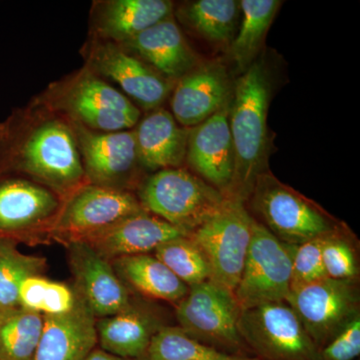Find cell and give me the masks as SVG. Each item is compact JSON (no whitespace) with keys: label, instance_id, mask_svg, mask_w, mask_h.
<instances>
[{"label":"cell","instance_id":"4316f807","mask_svg":"<svg viewBox=\"0 0 360 360\" xmlns=\"http://www.w3.org/2000/svg\"><path fill=\"white\" fill-rule=\"evenodd\" d=\"M44 323V315L20 307L0 310V360H32Z\"/></svg>","mask_w":360,"mask_h":360},{"label":"cell","instance_id":"8992f818","mask_svg":"<svg viewBox=\"0 0 360 360\" xmlns=\"http://www.w3.org/2000/svg\"><path fill=\"white\" fill-rule=\"evenodd\" d=\"M241 309L232 291L206 281L177 302L179 328L193 340L238 356H252L238 329Z\"/></svg>","mask_w":360,"mask_h":360},{"label":"cell","instance_id":"6da1fadb","mask_svg":"<svg viewBox=\"0 0 360 360\" xmlns=\"http://www.w3.org/2000/svg\"><path fill=\"white\" fill-rule=\"evenodd\" d=\"M32 180L63 200L84 184L77 134L70 120L35 97L0 122V177Z\"/></svg>","mask_w":360,"mask_h":360},{"label":"cell","instance_id":"8fae6325","mask_svg":"<svg viewBox=\"0 0 360 360\" xmlns=\"http://www.w3.org/2000/svg\"><path fill=\"white\" fill-rule=\"evenodd\" d=\"M144 212L131 191L86 184L65 198L47 231L68 243Z\"/></svg>","mask_w":360,"mask_h":360},{"label":"cell","instance_id":"9a60e30c","mask_svg":"<svg viewBox=\"0 0 360 360\" xmlns=\"http://www.w3.org/2000/svg\"><path fill=\"white\" fill-rule=\"evenodd\" d=\"M58 193L20 176L0 177V238L15 239L35 229H46L63 203Z\"/></svg>","mask_w":360,"mask_h":360},{"label":"cell","instance_id":"e575fe53","mask_svg":"<svg viewBox=\"0 0 360 360\" xmlns=\"http://www.w3.org/2000/svg\"><path fill=\"white\" fill-rule=\"evenodd\" d=\"M86 360H146V357H139V359H125V357L117 356V355L108 354L104 352L101 348H96Z\"/></svg>","mask_w":360,"mask_h":360},{"label":"cell","instance_id":"ffe728a7","mask_svg":"<svg viewBox=\"0 0 360 360\" xmlns=\"http://www.w3.org/2000/svg\"><path fill=\"white\" fill-rule=\"evenodd\" d=\"M169 0H103L94 2L90 39L123 44L174 15Z\"/></svg>","mask_w":360,"mask_h":360},{"label":"cell","instance_id":"44dd1931","mask_svg":"<svg viewBox=\"0 0 360 360\" xmlns=\"http://www.w3.org/2000/svg\"><path fill=\"white\" fill-rule=\"evenodd\" d=\"M77 295V304L68 314L44 315V329L32 360H86L96 349V317L78 291Z\"/></svg>","mask_w":360,"mask_h":360},{"label":"cell","instance_id":"cb8c5ba5","mask_svg":"<svg viewBox=\"0 0 360 360\" xmlns=\"http://www.w3.org/2000/svg\"><path fill=\"white\" fill-rule=\"evenodd\" d=\"M111 264L123 283L146 297L177 303L188 293V286L155 255H130Z\"/></svg>","mask_w":360,"mask_h":360},{"label":"cell","instance_id":"3957f363","mask_svg":"<svg viewBox=\"0 0 360 360\" xmlns=\"http://www.w3.org/2000/svg\"><path fill=\"white\" fill-rule=\"evenodd\" d=\"M37 99L94 131L134 129L141 120L139 106L86 65L49 84Z\"/></svg>","mask_w":360,"mask_h":360},{"label":"cell","instance_id":"ac0fdd59","mask_svg":"<svg viewBox=\"0 0 360 360\" xmlns=\"http://www.w3.org/2000/svg\"><path fill=\"white\" fill-rule=\"evenodd\" d=\"M167 326L160 307L134 295L122 311L96 319L97 343L108 354L139 359L146 354L158 331Z\"/></svg>","mask_w":360,"mask_h":360},{"label":"cell","instance_id":"d4e9b609","mask_svg":"<svg viewBox=\"0 0 360 360\" xmlns=\"http://www.w3.org/2000/svg\"><path fill=\"white\" fill-rule=\"evenodd\" d=\"M179 20L205 41L231 46L241 18L238 0H194L179 9Z\"/></svg>","mask_w":360,"mask_h":360},{"label":"cell","instance_id":"603a6c76","mask_svg":"<svg viewBox=\"0 0 360 360\" xmlns=\"http://www.w3.org/2000/svg\"><path fill=\"white\" fill-rule=\"evenodd\" d=\"M134 130L142 168L156 172L184 165L189 129L181 127L170 111L150 110Z\"/></svg>","mask_w":360,"mask_h":360},{"label":"cell","instance_id":"7402d4cb","mask_svg":"<svg viewBox=\"0 0 360 360\" xmlns=\"http://www.w3.org/2000/svg\"><path fill=\"white\" fill-rule=\"evenodd\" d=\"M120 45L174 84L202 63L187 42L174 15Z\"/></svg>","mask_w":360,"mask_h":360},{"label":"cell","instance_id":"5b68a950","mask_svg":"<svg viewBox=\"0 0 360 360\" xmlns=\"http://www.w3.org/2000/svg\"><path fill=\"white\" fill-rule=\"evenodd\" d=\"M146 212L177 229L191 232L221 210L227 198L186 168L158 170L139 186Z\"/></svg>","mask_w":360,"mask_h":360},{"label":"cell","instance_id":"d6986e66","mask_svg":"<svg viewBox=\"0 0 360 360\" xmlns=\"http://www.w3.org/2000/svg\"><path fill=\"white\" fill-rule=\"evenodd\" d=\"M189 236L188 232L144 212L77 240L89 243L111 262L116 258L146 255L167 241Z\"/></svg>","mask_w":360,"mask_h":360},{"label":"cell","instance_id":"ba28073f","mask_svg":"<svg viewBox=\"0 0 360 360\" xmlns=\"http://www.w3.org/2000/svg\"><path fill=\"white\" fill-rule=\"evenodd\" d=\"M238 329L257 359L322 360L321 350L286 302L241 310Z\"/></svg>","mask_w":360,"mask_h":360},{"label":"cell","instance_id":"30bf717a","mask_svg":"<svg viewBox=\"0 0 360 360\" xmlns=\"http://www.w3.org/2000/svg\"><path fill=\"white\" fill-rule=\"evenodd\" d=\"M286 303L321 350L360 316L359 279L326 277L291 291Z\"/></svg>","mask_w":360,"mask_h":360},{"label":"cell","instance_id":"2e32d148","mask_svg":"<svg viewBox=\"0 0 360 360\" xmlns=\"http://www.w3.org/2000/svg\"><path fill=\"white\" fill-rule=\"evenodd\" d=\"M233 85L224 63H201L175 82L170 101L172 115L181 127H196L231 101Z\"/></svg>","mask_w":360,"mask_h":360},{"label":"cell","instance_id":"4fadbf2b","mask_svg":"<svg viewBox=\"0 0 360 360\" xmlns=\"http://www.w3.org/2000/svg\"><path fill=\"white\" fill-rule=\"evenodd\" d=\"M71 124L77 134L87 182L130 191L139 182L142 168L134 130L99 132L77 123Z\"/></svg>","mask_w":360,"mask_h":360},{"label":"cell","instance_id":"5bb4252c","mask_svg":"<svg viewBox=\"0 0 360 360\" xmlns=\"http://www.w3.org/2000/svg\"><path fill=\"white\" fill-rule=\"evenodd\" d=\"M75 288L96 319L110 316L127 309L134 295L113 269L110 260L101 257L82 240L65 243Z\"/></svg>","mask_w":360,"mask_h":360},{"label":"cell","instance_id":"7c38bea8","mask_svg":"<svg viewBox=\"0 0 360 360\" xmlns=\"http://www.w3.org/2000/svg\"><path fill=\"white\" fill-rule=\"evenodd\" d=\"M85 65L104 79L120 85L124 96L146 110L161 108L174 84L122 45L89 39L84 49Z\"/></svg>","mask_w":360,"mask_h":360},{"label":"cell","instance_id":"1f68e13d","mask_svg":"<svg viewBox=\"0 0 360 360\" xmlns=\"http://www.w3.org/2000/svg\"><path fill=\"white\" fill-rule=\"evenodd\" d=\"M356 236L343 222L321 238V257L326 276L347 281L359 279V246Z\"/></svg>","mask_w":360,"mask_h":360},{"label":"cell","instance_id":"277c9868","mask_svg":"<svg viewBox=\"0 0 360 360\" xmlns=\"http://www.w3.org/2000/svg\"><path fill=\"white\" fill-rule=\"evenodd\" d=\"M248 202L257 221L288 245L321 238L343 224L269 170L258 177Z\"/></svg>","mask_w":360,"mask_h":360},{"label":"cell","instance_id":"484cf974","mask_svg":"<svg viewBox=\"0 0 360 360\" xmlns=\"http://www.w3.org/2000/svg\"><path fill=\"white\" fill-rule=\"evenodd\" d=\"M283 4L279 0H240V21L229 49L239 72H245L259 58L267 32Z\"/></svg>","mask_w":360,"mask_h":360},{"label":"cell","instance_id":"7a4b0ae2","mask_svg":"<svg viewBox=\"0 0 360 360\" xmlns=\"http://www.w3.org/2000/svg\"><path fill=\"white\" fill-rule=\"evenodd\" d=\"M274 91V71L264 56L234 82L229 113L234 174L227 198L248 202L258 177L269 170L272 139L267 117Z\"/></svg>","mask_w":360,"mask_h":360},{"label":"cell","instance_id":"f546056e","mask_svg":"<svg viewBox=\"0 0 360 360\" xmlns=\"http://www.w3.org/2000/svg\"><path fill=\"white\" fill-rule=\"evenodd\" d=\"M77 298L75 285L41 276L27 277L18 291L20 307L42 315L68 314L77 304Z\"/></svg>","mask_w":360,"mask_h":360},{"label":"cell","instance_id":"d6a6232c","mask_svg":"<svg viewBox=\"0 0 360 360\" xmlns=\"http://www.w3.org/2000/svg\"><path fill=\"white\" fill-rule=\"evenodd\" d=\"M322 236L295 245L291 269V291L328 277L322 262Z\"/></svg>","mask_w":360,"mask_h":360},{"label":"cell","instance_id":"9c48e42d","mask_svg":"<svg viewBox=\"0 0 360 360\" xmlns=\"http://www.w3.org/2000/svg\"><path fill=\"white\" fill-rule=\"evenodd\" d=\"M295 248L255 219L245 266L233 292L241 310L288 302Z\"/></svg>","mask_w":360,"mask_h":360},{"label":"cell","instance_id":"4dcf8cb0","mask_svg":"<svg viewBox=\"0 0 360 360\" xmlns=\"http://www.w3.org/2000/svg\"><path fill=\"white\" fill-rule=\"evenodd\" d=\"M153 252V255L188 288L210 281V266L191 236L167 241Z\"/></svg>","mask_w":360,"mask_h":360},{"label":"cell","instance_id":"f1b7e54d","mask_svg":"<svg viewBox=\"0 0 360 360\" xmlns=\"http://www.w3.org/2000/svg\"><path fill=\"white\" fill-rule=\"evenodd\" d=\"M146 360H259L224 354L186 335L179 326H167L151 341Z\"/></svg>","mask_w":360,"mask_h":360},{"label":"cell","instance_id":"52a82bcc","mask_svg":"<svg viewBox=\"0 0 360 360\" xmlns=\"http://www.w3.org/2000/svg\"><path fill=\"white\" fill-rule=\"evenodd\" d=\"M243 201L227 198L217 214L191 233L210 266V281L234 292L243 274L253 227Z\"/></svg>","mask_w":360,"mask_h":360},{"label":"cell","instance_id":"e0dca14e","mask_svg":"<svg viewBox=\"0 0 360 360\" xmlns=\"http://www.w3.org/2000/svg\"><path fill=\"white\" fill-rule=\"evenodd\" d=\"M231 105V99L205 122L189 129L186 158L198 177L225 196L234 174V148L229 127Z\"/></svg>","mask_w":360,"mask_h":360},{"label":"cell","instance_id":"83f0119b","mask_svg":"<svg viewBox=\"0 0 360 360\" xmlns=\"http://www.w3.org/2000/svg\"><path fill=\"white\" fill-rule=\"evenodd\" d=\"M18 241L0 238V310L20 307L18 291L27 277L41 276L46 259L18 250Z\"/></svg>","mask_w":360,"mask_h":360},{"label":"cell","instance_id":"836d02e7","mask_svg":"<svg viewBox=\"0 0 360 360\" xmlns=\"http://www.w3.org/2000/svg\"><path fill=\"white\" fill-rule=\"evenodd\" d=\"M360 354V316L322 348V360H354Z\"/></svg>","mask_w":360,"mask_h":360}]
</instances>
